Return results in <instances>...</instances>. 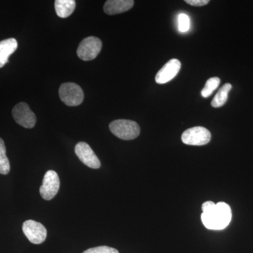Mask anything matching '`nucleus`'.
Returning <instances> with one entry per match:
<instances>
[{"mask_svg": "<svg viewBox=\"0 0 253 253\" xmlns=\"http://www.w3.org/2000/svg\"><path fill=\"white\" fill-rule=\"evenodd\" d=\"M219 84H220V79L219 78H211L208 80L204 89L201 91L203 97H209L212 94L213 91L219 86Z\"/></svg>", "mask_w": 253, "mask_h": 253, "instance_id": "16", "label": "nucleus"}, {"mask_svg": "<svg viewBox=\"0 0 253 253\" xmlns=\"http://www.w3.org/2000/svg\"><path fill=\"white\" fill-rule=\"evenodd\" d=\"M83 253H119L118 250L109 246H98V247L91 248L84 251Z\"/></svg>", "mask_w": 253, "mask_h": 253, "instance_id": "18", "label": "nucleus"}, {"mask_svg": "<svg viewBox=\"0 0 253 253\" xmlns=\"http://www.w3.org/2000/svg\"><path fill=\"white\" fill-rule=\"evenodd\" d=\"M211 139V131L201 126L189 128L181 135L182 142L191 146H204L208 144Z\"/></svg>", "mask_w": 253, "mask_h": 253, "instance_id": "5", "label": "nucleus"}, {"mask_svg": "<svg viewBox=\"0 0 253 253\" xmlns=\"http://www.w3.org/2000/svg\"><path fill=\"white\" fill-rule=\"evenodd\" d=\"M75 152L78 158L87 167L99 169L101 162L90 146L85 142H79L75 147Z\"/></svg>", "mask_w": 253, "mask_h": 253, "instance_id": "9", "label": "nucleus"}, {"mask_svg": "<svg viewBox=\"0 0 253 253\" xmlns=\"http://www.w3.org/2000/svg\"><path fill=\"white\" fill-rule=\"evenodd\" d=\"M23 233L33 244H41L46 238V229L41 223L34 220L25 221L22 227Z\"/></svg>", "mask_w": 253, "mask_h": 253, "instance_id": "8", "label": "nucleus"}, {"mask_svg": "<svg viewBox=\"0 0 253 253\" xmlns=\"http://www.w3.org/2000/svg\"><path fill=\"white\" fill-rule=\"evenodd\" d=\"M102 48L101 40L96 37L84 38L78 46L77 54L83 61H91L96 58Z\"/></svg>", "mask_w": 253, "mask_h": 253, "instance_id": "4", "label": "nucleus"}, {"mask_svg": "<svg viewBox=\"0 0 253 253\" xmlns=\"http://www.w3.org/2000/svg\"><path fill=\"white\" fill-rule=\"evenodd\" d=\"M181 67L180 61L176 59L169 60L158 71L156 76V82L158 84H165L172 81L179 73Z\"/></svg>", "mask_w": 253, "mask_h": 253, "instance_id": "10", "label": "nucleus"}, {"mask_svg": "<svg viewBox=\"0 0 253 253\" xmlns=\"http://www.w3.org/2000/svg\"><path fill=\"white\" fill-rule=\"evenodd\" d=\"M60 188V180L57 173L49 170L44 174L40 193L43 199L50 201L57 194Z\"/></svg>", "mask_w": 253, "mask_h": 253, "instance_id": "7", "label": "nucleus"}, {"mask_svg": "<svg viewBox=\"0 0 253 253\" xmlns=\"http://www.w3.org/2000/svg\"><path fill=\"white\" fill-rule=\"evenodd\" d=\"M201 221L208 229L222 230L229 225L232 217L230 206L224 202L215 204L207 201L202 206Z\"/></svg>", "mask_w": 253, "mask_h": 253, "instance_id": "1", "label": "nucleus"}, {"mask_svg": "<svg viewBox=\"0 0 253 253\" xmlns=\"http://www.w3.org/2000/svg\"><path fill=\"white\" fill-rule=\"evenodd\" d=\"M178 26L179 30L182 33L189 31L190 28V19L185 14H180L178 16Z\"/></svg>", "mask_w": 253, "mask_h": 253, "instance_id": "17", "label": "nucleus"}, {"mask_svg": "<svg viewBox=\"0 0 253 253\" xmlns=\"http://www.w3.org/2000/svg\"><path fill=\"white\" fill-rule=\"evenodd\" d=\"M18 42L15 38L0 42V68L9 62V58L17 49Z\"/></svg>", "mask_w": 253, "mask_h": 253, "instance_id": "12", "label": "nucleus"}, {"mask_svg": "<svg viewBox=\"0 0 253 253\" xmlns=\"http://www.w3.org/2000/svg\"><path fill=\"white\" fill-rule=\"evenodd\" d=\"M59 96L61 101L68 106H77L84 100V92L76 83H63L60 86Z\"/></svg>", "mask_w": 253, "mask_h": 253, "instance_id": "3", "label": "nucleus"}, {"mask_svg": "<svg viewBox=\"0 0 253 253\" xmlns=\"http://www.w3.org/2000/svg\"><path fill=\"white\" fill-rule=\"evenodd\" d=\"M186 3L194 6H203L210 2L209 0H186Z\"/></svg>", "mask_w": 253, "mask_h": 253, "instance_id": "19", "label": "nucleus"}, {"mask_svg": "<svg viewBox=\"0 0 253 253\" xmlns=\"http://www.w3.org/2000/svg\"><path fill=\"white\" fill-rule=\"evenodd\" d=\"M10 171V163L6 154L4 141L0 138V174H7Z\"/></svg>", "mask_w": 253, "mask_h": 253, "instance_id": "15", "label": "nucleus"}, {"mask_svg": "<svg viewBox=\"0 0 253 253\" xmlns=\"http://www.w3.org/2000/svg\"><path fill=\"white\" fill-rule=\"evenodd\" d=\"M109 129L115 136L123 140H132L140 134V127L129 120H116L110 123Z\"/></svg>", "mask_w": 253, "mask_h": 253, "instance_id": "2", "label": "nucleus"}, {"mask_svg": "<svg viewBox=\"0 0 253 253\" xmlns=\"http://www.w3.org/2000/svg\"><path fill=\"white\" fill-rule=\"evenodd\" d=\"M13 118L16 123L25 128L34 127L36 116L26 103L21 102L14 106L12 110Z\"/></svg>", "mask_w": 253, "mask_h": 253, "instance_id": "6", "label": "nucleus"}, {"mask_svg": "<svg viewBox=\"0 0 253 253\" xmlns=\"http://www.w3.org/2000/svg\"><path fill=\"white\" fill-rule=\"evenodd\" d=\"M231 88H232V85L230 83H226V84L221 86L219 90L217 91V94L213 98L212 102H211V106L214 108H219L224 106L226 101H227L228 94H229Z\"/></svg>", "mask_w": 253, "mask_h": 253, "instance_id": "14", "label": "nucleus"}, {"mask_svg": "<svg viewBox=\"0 0 253 253\" xmlns=\"http://www.w3.org/2000/svg\"><path fill=\"white\" fill-rule=\"evenodd\" d=\"M54 6L58 16L60 18H65L73 14L76 4L74 0H56Z\"/></svg>", "mask_w": 253, "mask_h": 253, "instance_id": "13", "label": "nucleus"}, {"mask_svg": "<svg viewBox=\"0 0 253 253\" xmlns=\"http://www.w3.org/2000/svg\"><path fill=\"white\" fill-rule=\"evenodd\" d=\"M133 0H108L104 6V11L106 14H121L129 11L134 6Z\"/></svg>", "mask_w": 253, "mask_h": 253, "instance_id": "11", "label": "nucleus"}]
</instances>
